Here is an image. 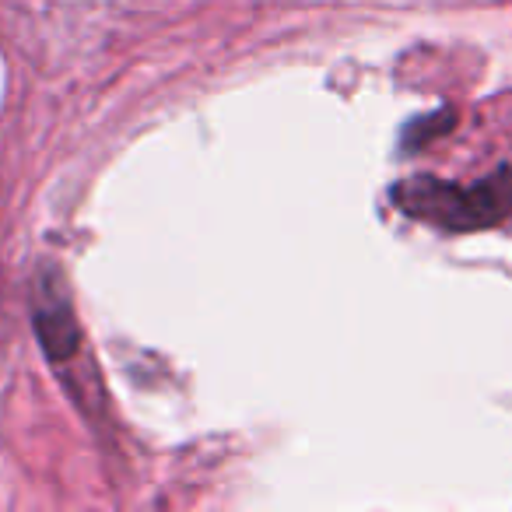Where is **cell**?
Returning a JSON list of instances; mask_svg holds the SVG:
<instances>
[{
    "instance_id": "7a4b0ae2",
    "label": "cell",
    "mask_w": 512,
    "mask_h": 512,
    "mask_svg": "<svg viewBox=\"0 0 512 512\" xmlns=\"http://www.w3.org/2000/svg\"><path fill=\"white\" fill-rule=\"evenodd\" d=\"M36 330L43 337L46 355L57 358V362H64V358H71L78 351V320H74L71 306L64 299H57V295H50L36 309Z\"/></svg>"
},
{
    "instance_id": "6da1fadb",
    "label": "cell",
    "mask_w": 512,
    "mask_h": 512,
    "mask_svg": "<svg viewBox=\"0 0 512 512\" xmlns=\"http://www.w3.org/2000/svg\"><path fill=\"white\" fill-rule=\"evenodd\" d=\"M400 211H407L411 218L432 221L449 232H463V228H481L495 225L505 211L512 207V176L498 172V176L484 179L477 186H449L439 179H411L400 183L393 190Z\"/></svg>"
}]
</instances>
